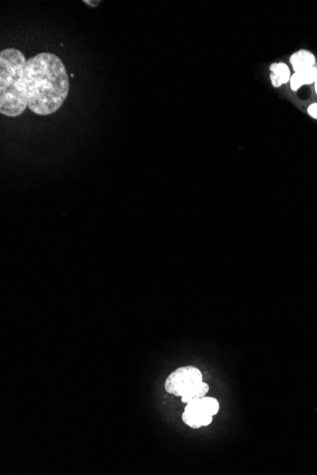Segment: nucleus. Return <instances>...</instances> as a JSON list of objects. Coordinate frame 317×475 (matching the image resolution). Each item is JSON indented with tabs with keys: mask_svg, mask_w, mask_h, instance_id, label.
Instances as JSON below:
<instances>
[{
	"mask_svg": "<svg viewBox=\"0 0 317 475\" xmlns=\"http://www.w3.org/2000/svg\"><path fill=\"white\" fill-rule=\"evenodd\" d=\"M70 79L62 60L49 52L29 60L14 48L0 52V113L18 117L29 107L48 116L66 101Z\"/></svg>",
	"mask_w": 317,
	"mask_h": 475,
	"instance_id": "nucleus-1",
	"label": "nucleus"
},
{
	"mask_svg": "<svg viewBox=\"0 0 317 475\" xmlns=\"http://www.w3.org/2000/svg\"><path fill=\"white\" fill-rule=\"evenodd\" d=\"M202 381V373L199 369L195 366H183L168 376L165 388L168 394L181 398L187 391Z\"/></svg>",
	"mask_w": 317,
	"mask_h": 475,
	"instance_id": "nucleus-2",
	"label": "nucleus"
},
{
	"mask_svg": "<svg viewBox=\"0 0 317 475\" xmlns=\"http://www.w3.org/2000/svg\"><path fill=\"white\" fill-rule=\"evenodd\" d=\"M213 416L207 410L201 399L189 402L182 414V421L192 429H198L211 424Z\"/></svg>",
	"mask_w": 317,
	"mask_h": 475,
	"instance_id": "nucleus-3",
	"label": "nucleus"
},
{
	"mask_svg": "<svg viewBox=\"0 0 317 475\" xmlns=\"http://www.w3.org/2000/svg\"><path fill=\"white\" fill-rule=\"evenodd\" d=\"M290 63L293 66L294 72H300L309 68L316 67L317 59L313 52L307 49H301L292 54Z\"/></svg>",
	"mask_w": 317,
	"mask_h": 475,
	"instance_id": "nucleus-4",
	"label": "nucleus"
},
{
	"mask_svg": "<svg viewBox=\"0 0 317 475\" xmlns=\"http://www.w3.org/2000/svg\"><path fill=\"white\" fill-rule=\"evenodd\" d=\"M209 391V385L205 382H200L196 384V386L193 387L189 391H187L182 397H181V402L188 404L191 401L195 400H199L203 397L206 396V394Z\"/></svg>",
	"mask_w": 317,
	"mask_h": 475,
	"instance_id": "nucleus-5",
	"label": "nucleus"
},
{
	"mask_svg": "<svg viewBox=\"0 0 317 475\" xmlns=\"http://www.w3.org/2000/svg\"><path fill=\"white\" fill-rule=\"evenodd\" d=\"M270 71H271L272 74L276 75L280 79L282 85L287 84L291 79V76H292L287 64L282 63V62L272 64L270 66Z\"/></svg>",
	"mask_w": 317,
	"mask_h": 475,
	"instance_id": "nucleus-6",
	"label": "nucleus"
},
{
	"mask_svg": "<svg viewBox=\"0 0 317 475\" xmlns=\"http://www.w3.org/2000/svg\"><path fill=\"white\" fill-rule=\"evenodd\" d=\"M301 79L302 85H311L316 83L317 80V68L312 67L303 71L297 72Z\"/></svg>",
	"mask_w": 317,
	"mask_h": 475,
	"instance_id": "nucleus-7",
	"label": "nucleus"
},
{
	"mask_svg": "<svg viewBox=\"0 0 317 475\" xmlns=\"http://www.w3.org/2000/svg\"><path fill=\"white\" fill-rule=\"evenodd\" d=\"M201 401H202L204 406H205V409L207 410V412L211 416H215V415H217L219 413V401H217L216 399L205 396V397L201 398Z\"/></svg>",
	"mask_w": 317,
	"mask_h": 475,
	"instance_id": "nucleus-8",
	"label": "nucleus"
},
{
	"mask_svg": "<svg viewBox=\"0 0 317 475\" xmlns=\"http://www.w3.org/2000/svg\"><path fill=\"white\" fill-rule=\"evenodd\" d=\"M290 83H291V89H292V90H293V91L298 90L303 86L301 79H300L299 74L297 72H294L293 74L291 76Z\"/></svg>",
	"mask_w": 317,
	"mask_h": 475,
	"instance_id": "nucleus-9",
	"label": "nucleus"
},
{
	"mask_svg": "<svg viewBox=\"0 0 317 475\" xmlns=\"http://www.w3.org/2000/svg\"><path fill=\"white\" fill-rule=\"evenodd\" d=\"M270 80H271L272 85L274 88H279L280 86H282V83H281L280 79L276 75L271 73V75H270Z\"/></svg>",
	"mask_w": 317,
	"mask_h": 475,
	"instance_id": "nucleus-10",
	"label": "nucleus"
},
{
	"mask_svg": "<svg viewBox=\"0 0 317 475\" xmlns=\"http://www.w3.org/2000/svg\"><path fill=\"white\" fill-rule=\"evenodd\" d=\"M308 112L314 119H317V103L311 104L308 108Z\"/></svg>",
	"mask_w": 317,
	"mask_h": 475,
	"instance_id": "nucleus-11",
	"label": "nucleus"
},
{
	"mask_svg": "<svg viewBox=\"0 0 317 475\" xmlns=\"http://www.w3.org/2000/svg\"><path fill=\"white\" fill-rule=\"evenodd\" d=\"M83 3L89 5V6H92V7H97L100 3V1H88V0H84Z\"/></svg>",
	"mask_w": 317,
	"mask_h": 475,
	"instance_id": "nucleus-12",
	"label": "nucleus"
},
{
	"mask_svg": "<svg viewBox=\"0 0 317 475\" xmlns=\"http://www.w3.org/2000/svg\"><path fill=\"white\" fill-rule=\"evenodd\" d=\"M315 86H316L315 88H316V92H317V81H316V83H315Z\"/></svg>",
	"mask_w": 317,
	"mask_h": 475,
	"instance_id": "nucleus-13",
	"label": "nucleus"
}]
</instances>
